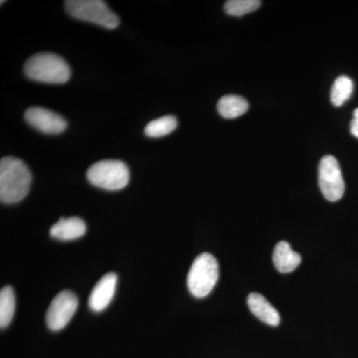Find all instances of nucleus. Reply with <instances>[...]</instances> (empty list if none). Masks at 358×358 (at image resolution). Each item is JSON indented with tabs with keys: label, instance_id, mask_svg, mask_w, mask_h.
Wrapping results in <instances>:
<instances>
[{
	"label": "nucleus",
	"instance_id": "39448f33",
	"mask_svg": "<svg viewBox=\"0 0 358 358\" xmlns=\"http://www.w3.org/2000/svg\"><path fill=\"white\" fill-rule=\"evenodd\" d=\"M67 13L76 20L115 29L120 24L117 14L110 10L102 0H68L65 1Z\"/></svg>",
	"mask_w": 358,
	"mask_h": 358
},
{
	"label": "nucleus",
	"instance_id": "7ed1b4c3",
	"mask_svg": "<svg viewBox=\"0 0 358 358\" xmlns=\"http://www.w3.org/2000/svg\"><path fill=\"white\" fill-rule=\"evenodd\" d=\"M219 279V265L215 257L203 253L193 262L187 275L190 293L197 299L205 298L211 293Z\"/></svg>",
	"mask_w": 358,
	"mask_h": 358
},
{
	"label": "nucleus",
	"instance_id": "f3484780",
	"mask_svg": "<svg viewBox=\"0 0 358 358\" xmlns=\"http://www.w3.org/2000/svg\"><path fill=\"white\" fill-rule=\"evenodd\" d=\"M261 6L259 0H229L224 4V9L228 15L243 16L245 14L253 13Z\"/></svg>",
	"mask_w": 358,
	"mask_h": 358
},
{
	"label": "nucleus",
	"instance_id": "423d86ee",
	"mask_svg": "<svg viewBox=\"0 0 358 358\" xmlns=\"http://www.w3.org/2000/svg\"><path fill=\"white\" fill-rule=\"evenodd\" d=\"M319 185L322 195L329 201H338L345 194V185L341 166L333 155H326L320 159Z\"/></svg>",
	"mask_w": 358,
	"mask_h": 358
},
{
	"label": "nucleus",
	"instance_id": "dca6fc26",
	"mask_svg": "<svg viewBox=\"0 0 358 358\" xmlns=\"http://www.w3.org/2000/svg\"><path fill=\"white\" fill-rule=\"evenodd\" d=\"M178 128V120L174 115H164L159 119L148 122L145 133L148 138H162L173 133Z\"/></svg>",
	"mask_w": 358,
	"mask_h": 358
},
{
	"label": "nucleus",
	"instance_id": "9b49d317",
	"mask_svg": "<svg viewBox=\"0 0 358 358\" xmlns=\"http://www.w3.org/2000/svg\"><path fill=\"white\" fill-rule=\"evenodd\" d=\"M86 229V224L81 218H61L52 226L50 235L61 241H71L83 236Z\"/></svg>",
	"mask_w": 358,
	"mask_h": 358
},
{
	"label": "nucleus",
	"instance_id": "2eb2a0df",
	"mask_svg": "<svg viewBox=\"0 0 358 358\" xmlns=\"http://www.w3.org/2000/svg\"><path fill=\"white\" fill-rule=\"evenodd\" d=\"M353 92V82L350 77L343 75L336 78L331 92V101L334 107H341L350 100Z\"/></svg>",
	"mask_w": 358,
	"mask_h": 358
},
{
	"label": "nucleus",
	"instance_id": "20e7f679",
	"mask_svg": "<svg viewBox=\"0 0 358 358\" xmlns=\"http://www.w3.org/2000/svg\"><path fill=\"white\" fill-rule=\"evenodd\" d=\"M87 178L96 187L115 192L129 185V169L121 160H101L90 167Z\"/></svg>",
	"mask_w": 358,
	"mask_h": 358
},
{
	"label": "nucleus",
	"instance_id": "f8f14e48",
	"mask_svg": "<svg viewBox=\"0 0 358 358\" xmlns=\"http://www.w3.org/2000/svg\"><path fill=\"white\" fill-rule=\"evenodd\" d=\"M273 262L280 273L288 274L299 267L301 262V257L292 249L288 242L281 241L275 245Z\"/></svg>",
	"mask_w": 358,
	"mask_h": 358
},
{
	"label": "nucleus",
	"instance_id": "a211bd4d",
	"mask_svg": "<svg viewBox=\"0 0 358 358\" xmlns=\"http://www.w3.org/2000/svg\"><path fill=\"white\" fill-rule=\"evenodd\" d=\"M350 133L353 136L358 138V108L353 112V119L350 122Z\"/></svg>",
	"mask_w": 358,
	"mask_h": 358
},
{
	"label": "nucleus",
	"instance_id": "4468645a",
	"mask_svg": "<svg viewBox=\"0 0 358 358\" xmlns=\"http://www.w3.org/2000/svg\"><path fill=\"white\" fill-rule=\"evenodd\" d=\"M15 312V294L11 287L6 286L0 292V327H8Z\"/></svg>",
	"mask_w": 358,
	"mask_h": 358
},
{
	"label": "nucleus",
	"instance_id": "0eeeda50",
	"mask_svg": "<svg viewBox=\"0 0 358 358\" xmlns=\"http://www.w3.org/2000/svg\"><path fill=\"white\" fill-rule=\"evenodd\" d=\"M78 299L71 291H63L52 301L46 313V322L49 329L59 331L69 324L76 313Z\"/></svg>",
	"mask_w": 358,
	"mask_h": 358
},
{
	"label": "nucleus",
	"instance_id": "9d476101",
	"mask_svg": "<svg viewBox=\"0 0 358 358\" xmlns=\"http://www.w3.org/2000/svg\"><path fill=\"white\" fill-rule=\"evenodd\" d=\"M247 303L251 313L258 317L259 320H262L265 324L268 326L277 327L279 326L281 322L279 313L273 307L268 300H266L262 294L258 293H251L247 299Z\"/></svg>",
	"mask_w": 358,
	"mask_h": 358
},
{
	"label": "nucleus",
	"instance_id": "6e6552de",
	"mask_svg": "<svg viewBox=\"0 0 358 358\" xmlns=\"http://www.w3.org/2000/svg\"><path fill=\"white\" fill-rule=\"evenodd\" d=\"M25 120L33 128L44 134H58L67 128L64 117L44 108H30L26 110Z\"/></svg>",
	"mask_w": 358,
	"mask_h": 358
},
{
	"label": "nucleus",
	"instance_id": "1a4fd4ad",
	"mask_svg": "<svg viewBox=\"0 0 358 358\" xmlns=\"http://www.w3.org/2000/svg\"><path fill=\"white\" fill-rule=\"evenodd\" d=\"M117 282V275L114 273H109L96 282L89 299V306L92 310L99 313L108 308L114 298Z\"/></svg>",
	"mask_w": 358,
	"mask_h": 358
},
{
	"label": "nucleus",
	"instance_id": "f03ea898",
	"mask_svg": "<svg viewBox=\"0 0 358 358\" xmlns=\"http://www.w3.org/2000/svg\"><path fill=\"white\" fill-rule=\"evenodd\" d=\"M26 76L33 81L48 84H63L70 79L67 62L53 53H39L26 61Z\"/></svg>",
	"mask_w": 358,
	"mask_h": 358
},
{
	"label": "nucleus",
	"instance_id": "f257e3e1",
	"mask_svg": "<svg viewBox=\"0 0 358 358\" xmlns=\"http://www.w3.org/2000/svg\"><path fill=\"white\" fill-rule=\"evenodd\" d=\"M32 176L22 160L2 157L0 162V199L2 203H17L24 199L31 185Z\"/></svg>",
	"mask_w": 358,
	"mask_h": 358
},
{
	"label": "nucleus",
	"instance_id": "ddd939ff",
	"mask_svg": "<svg viewBox=\"0 0 358 358\" xmlns=\"http://www.w3.org/2000/svg\"><path fill=\"white\" fill-rule=\"evenodd\" d=\"M248 109V102L241 96H224L217 103L218 113L225 119H235L244 115Z\"/></svg>",
	"mask_w": 358,
	"mask_h": 358
}]
</instances>
